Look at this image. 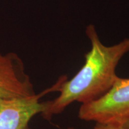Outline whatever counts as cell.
<instances>
[{
  "label": "cell",
  "mask_w": 129,
  "mask_h": 129,
  "mask_svg": "<svg viewBox=\"0 0 129 129\" xmlns=\"http://www.w3.org/2000/svg\"><path fill=\"white\" fill-rule=\"evenodd\" d=\"M91 49L85 54V63L73 78L67 80L60 77L57 91L59 96L46 101L44 111L40 115L50 121L72 103L82 105L99 99L112 87L118 76L116 69L122 57L129 52V38L112 46H106L100 41L94 25L86 28Z\"/></svg>",
  "instance_id": "obj_1"
},
{
  "label": "cell",
  "mask_w": 129,
  "mask_h": 129,
  "mask_svg": "<svg viewBox=\"0 0 129 129\" xmlns=\"http://www.w3.org/2000/svg\"><path fill=\"white\" fill-rule=\"evenodd\" d=\"M78 116L86 121L122 127L129 118V78L118 77L104 96L82 105Z\"/></svg>",
  "instance_id": "obj_2"
},
{
  "label": "cell",
  "mask_w": 129,
  "mask_h": 129,
  "mask_svg": "<svg viewBox=\"0 0 129 129\" xmlns=\"http://www.w3.org/2000/svg\"><path fill=\"white\" fill-rule=\"evenodd\" d=\"M50 90L28 97L0 99V129H31L29 122L46 108V101L40 99Z\"/></svg>",
  "instance_id": "obj_3"
},
{
  "label": "cell",
  "mask_w": 129,
  "mask_h": 129,
  "mask_svg": "<svg viewBox=\"0 0 129 129\" xmlns=\"http://www.w3.org/2000/svg\"><path fill=\"white\" fill-rule=\"evenodd\" d=\"M36 94L21 58L13 52L0 53V99Z\"/></svg>",
  "instance_id": "obj_4"
},
{
  "label": "cell",
  "mask_w": 129,
  "mask_h": 129,
  "mask_svg": "<svg viewBox=\"0 0 129 129\" xmlns=\"http://www.w3.org/2000/svg\"><path fill=\"white\" fill-rule=\"evenodd\" d=\"M66 129H75L74 127H68ZM93 129H129L125 128L118 125H112V124H101V123H96L95 126L93 127Z\"/></svg>",
  "instance_id": "obj_5"
},
{
  "label": "cell",
  "mask_w": 129,
  "mask_h": 129,
  "mask_svg": "<svg viewBox=\"0 0 129 129\" xmlns=\"http://www.w3.org/2000/svg\"><path fill=\"white\" fill-rule=\"evenodd\" d=\"M122 127L125 128H129V118L127 120L125 121V122H124L123 125H122Z\"/></svg>",
  "instance_id": "obj_6"
}]
</instances>
